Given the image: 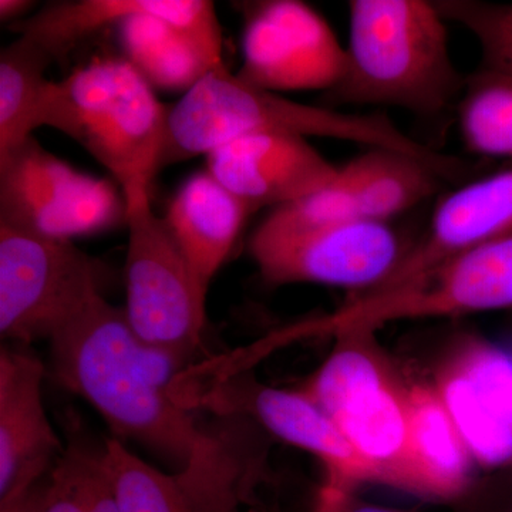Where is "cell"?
<instances>
[{
    "instance_id": "1",
    "label": "cell",
    "mask_w": 512,
    "mask_h": 512,
    "mask_svg": "<svg viewBox=\"0 0 512 512\" xmlns=\"http://www.w3.org/2000/svg\"><path fill=\"white\" fill-rule=\"evenodd\" d=\"M49 343L56 382L89 403L114 439L154 451L175 470L187 464L202 431L173 394L187 362L146 345L124 308L104 295L64 323Z\"/></svg>"
},
{
    "instance_id": "2",
    "label": "cell",
    "mask_w": 512,
    "mask_h": 512,
    "mask_svg": "<svg viewBox=\"0 0 512 512\" xmlns=\"http://www.w3.org/2000/svg\"><path fill=\"white\" fill-rule=\"evenodd\" d=\"M259 133L333 138L370 148H389L419 158L446 180L463 177L464 164L403 133L383 114L345 113L308 106L245 83L227 64L214 67L168 107L160 170Z\"/></svg>"
},
{
    "instance_id": "3",
    "label": "cell",
    "mask_w": 512,
    "mask_h": 512,
    "mask_svg": "<svg viewBox=\"0 0 512 512\" xmlns=\"http://www.w3.org/2000/svg\"><path fill=\"white\" fill-rule=\"evenodd\" d=\"M447 20L427 0L349 2L348 69L330 90L338 106H392L439 116L461 99L466 79L448 50Z\"/></svg>"
},
{
    "instance_id": "4",
    "label": "cell",
    "mask_w": 512,
    "mask_h": 512,
    "mask_svg": "<svg viewBox=\"0 0 512 512\" xmlns=\"http://www.w3.org/2000/svg\"><path fill=\"white\" fill-rule=\"evenodd\" d=\"M119 29L124 59L154 89L188 92L224 62V39L207 0H76L52 3L23 22L59 59L104 26Z\"/></svg>"
},
{
    "instance_id": "5",
    "label": "cell",
    "mask_w": 512,
    "mask_h": 512,
    "mask_svg": "<svg viewBox=\"0 0 512 512\" xmlns=\"http://www.w3.org/2000/svg\"><path fill=\"white\" fill-rule=\"evenodd\" d=\"M168 107L126 59H97L56 82L46 127L80 144L123 195L160 171Z\"/></svg>"
},
{
    "instance_id": "6",
    "label": "cell",
    "mask_w": 512,
    "mask_h": 512,
    "mask_svg": "<svg viewBox=\"0 0 512 512\" xmlns=\"http://www.w3.org/2000/svg\"><path fill=\"white\" fill-rule=\"evenodd\" d=\"M369 326L340 330L325 362L301 392L375 468L379 484L414 495L410 458V380Z\"/></svg>"
},
{
    "instance_id": "7",
    "label": "cell",
    "mask_w": 512,
    "mask_h": 512,
    "mask_svg": "<svg viewBox=\"0 0 512 512\" xmlns=\"http://www.w3.org/2000/svg\"><path fill=\"white\" fill-rule=\"evenodd\" d=\"M272 440L247 417L215 416L174 473L117 439L104 443L103 460L123 512H237L268 478Z\"/></svg>"
},
{
    "instance_id": "8",
    "label": "cell",
    "mask_w": 512,
    "mask_h": 512,
    "mask_svg": "<svg viewBox=\"0 0 512 512\" xmlns=\"http://www.w3.org/2000/svg\"><path fill=\"white\" fill-rule=\"evenodd\" d=\"M127 204L126 312L134 333L151 348L188 363L201 348L207 291L164 217L151 207L150 190L124 195Z\"/></svg>"
},
{
    "instance_id": "9",
    "label": "cell",
    "mask_w": 512,
    "mask_h": 512,
    "mask_svg": "<svg viewBox=\"0 0 512 512\" xmlns=\"http://www.w3.org/2000/svg\"><path fill=\"white\" fill-rule=\"evenodd\" d=\"M512 308V234L453 256L406 284L352 296L338 311L289 328L292 339L379 329L394 320L453 318Z\"/></svg>"
},
{
    "instance_id": "10",
    "label": "cell",
    "mask_w": 512,
    "mask_h": 512,
    "mask_svg": "<svg viewBox=\"0 0 512 512\" xmlns=\"http://www.w3.org/2000/svg\"><path fill=\"white\" fill-rule=\"evenodd\" d=\"M107 266L72 241L0 224V333L12 345L49 340L103 295Z\"/></svg>"
},
{
    "instance_id": "11",
    "label": "cell",
    "mask_w": 512,
    "mask_h": 512,
    "mask_svg": "<svg viewBox=\"0 0 512 512\" xmlns=\"http://www.w3.org/2000/svg\"><path fill=\"white\" fill-rule=\"evenodd\" d=\"M126 217V198L113 181L76 170L35 137L0 157V224L72 241Z\"/></svg>"
},
{
    "instance_id": "12",
    "label": "cell",
    "mask_w": 512,
    "mask_h": 512,
    "mask_svg": "<svg viewBox=\"0 0 512 512\" xmlns=\"http://www.w3.org/2000/svg\"><path fill=\"white\" fill-rule=\"evenodd\" d=\"M175 399L185 409L255 421L272 439L313 454L325 468L326 487L355 491L379 484L375 468L357 453L335 421L301 390L278 389L245 372L229 373L208 386H181Z\"/></svg>"
},
{
    "instance_id": "13",
    "label": "cell",
    "mask_w": 512,
    "mask_h": 512,
    "mask_svg": "<svg viewBox=\"0 0 512 512\" xmlns=\"http://www.w3.org/2000/svg\"><path fill=\"white\" fill-rule=\"evenodd\" d=\"M242 64L237 76L281 94L335 89L348 69V52L328 20L299 0L242 3Z\"/></svg>"
},
{
    "instance_id": "14",
    "label": "cell",
    "mask_w": 512,
    "mask_h": 512,
    "mask_svg": "<svg viewBox=\"0 0 512 512\" xmlns=\"http://www.w3.org/2000/svg\"><path fill=\"white\" fill-rule=\"evenodd\" d=\"M409 248L382 221L343 222L291 237L249 241L252 259L268 284L339 286L352 296L382 285Z\"/></svg>"
},
{
    "instance_id": "15",
    "label": "cell",
    "mask_w": 512,
    "mask_h": 512,
    "mask_svg": "<svg viewBox=\"0 0 512 512\" xmlns=\"http://www.w3.org/2000/svg\"><path fill=\"white\" fill-rule=\"evenodd\" d=\"M431 384L477 466L512 470V353L463 333L441 353Z\"/></svg>"
},
{
    "instance_id": "16",
    "label": "cell",
    "mask_w": 512,
    "mask_h": 512,
    "mask_svg": "<svg viewBox=\"0 0 512 512\" xmlns=\"http://www.w3.org/2000/svg\"><path fill=\"white\" fill-rule=\"evenodd\" d=\"M338 170L308 138L291 133L251 134L207 156L208 173L252 214L301 200L332 181Z\"/></svg>"
},
{
    "instance_id": "17",
    "label": "cell",
    "mask_w": 512,
    "mask_h": 512,
    "mask_svg": "<svg viewBox=\"0 0 512 512\" xmlns=\"http://www.w3.org/2000/svg\"><path fill=\"white\" fill-rule=\"evenodd\" d=\"M45 376L29 346L0 350V497L39 483L63 454L43 403Z\"/></svg>"
},
{
    "instance_id": "18",
    "label": "cell",
    "mask_w": 512,
    "mask_h": 512,
    "mask_svg": "<svg viewBox=\"0 0 512 512\" xmlns=\"http://www.w3.org/2000/svg\"><path fill=\"white\" fill-rule=\"evenodd\" d=\"M512 234V167L464 184L439 202L426 234L410 245L382 285L362 295L397 288L468 249Z\"/></svg>"
},
{
    "instance_id": "19",
    "label": "cell",
    "mask_w": 512,
    "mask_h": 512,
    "mask_svg": "<svg viewBox=\"0 0 512 512\" xmlns=\"http://www.w3.org/2000/svg\"><path fill=\"white\" fill-rule=\"evenodd\" d=\"M251 214L207 170L188 178L168 205L164 220L205 291Z\"/></svg>"
},
{
    "instance_id": "20",
    "label": "cell",
    "mask_w": 512,
    "mask_h": 512,
    "mask_svg": "<svg viewBox=\"0 0 512 512\" xmlns=\"http://www.w3.org/2000/svg\"><path fill=\"white\" fill-rule=\"evenodd\" d=\"M409 424L414 495L440 503L463 497L477 464L433 384L410 382Z\"/></svg>"
},
{
    "instance_id": "21",
    "label": "cell",
    "mask_w": 512,
    "mask_h": 512,
    "mask_svg": "<svg viewBox=\"0 0 512 512\" xmlns=\"http://www.w3.org/2000/svg\"><path fill=\"white\" fill-rule=\"evenodd\" d=\"M55 57L28 35H20L0 53V157L46 127L55 84L47 69Z\"/></svg>"
},
{
    "instance_id": "22",
    "label": "cell",
    "mask_w": 512,
    "mask_h": 512,
    "mask_svg": "<svg viewBox=\"0 0 512 512\" xmlns=\"http://www.w3.org/2000/svg\"><path fill=\"white\" fill-rule=\"evenodd\" d=\"M457 109L471 153L512 160V76L478 70L466 79Z\"/></svg>"
},
{
    "instance_id": "23",
    "label": "cell",
    "mask_w": 512,
    "mask_h": 512,
    "mask_svg": "<svg viewBox=\"0 0 512 512\" xmlns=\"http://www.w3.org/2000/svg\"><path fill=\"white\" fill-rule=\"evenodd\" d=\"M447 22L463 26L478 40L481 70L512 76V3L437 0Z\"/></svg>"
},
{
    "instance_id": "24",
    "label": "cell",
    "mask_w": 512,
    "mask_h": 512,
    "mask_svg": "<svg viewBox=\"0 0 512 512\" xmlns=\"http://www.w3.org/2000/svg\"><path fill=\"white\" fill-rule=\"evenodd\" d=\"M45 512H89L80 494L76 470L66 447L50 473Z\"/></svg>"
},
{
    "instance_id": "25",
    "label": "cell",
    "mask_w": 512,
    "mask_h": 512,
    "mask_svg": "<svg viewBox=\"0 0 512 512\" xmlns=\"http://www.w3.org/2000/svg\"><path fill=\"white\" fill-rule=\"evenodd\" d=\"M49 477L50 474L39 483L0 497V512H45Z\"/></svg>"
},
{
    "instance_id": "26",
    "label": "cell",
    "mask_w": 512,
    "mask_h": 512,
    "mask_svg": "<svg viewBox=\"0 0 512 512\" xmlns=\"http://www.w3.org/2000/svg\"><path fill=\"white\" fill-rule=\"evenodd\" d=\"M313 512H407L396 508L367 503L357 493L330 491L316 501Z\"/></svg>"
},
{
    "instance_id": "27",
    "label": "cell",
    "mask_w": 512,
    "mask_h": 512,
    "mask_svg": "<svg viewBox=\"0 0 512 512\" xmlns=\"http://www.w3.org/2000/svg\"><path fill=\"white\" fill-rule=\"evenodd\" d=\"M33 2L28 0H0V19L2 22H12L26 15Z\"/></svg>"
},
{
    "instance_id": "28",
    "label": "cell",
    "mask_w": 512,
    "mask_h": 512,
    "mask_svg": "<svg viewBox=\"0 0 512 512\" xmlns=\"http://www.w3.org/2000/svg\"><path fill=\"white\" fill-rule=\"evenodd\" d=\"M504 512H512V505H511V507H510V508H508V510H507V511H504Z\"/></svg>"
}]
</instances>
